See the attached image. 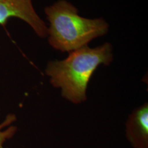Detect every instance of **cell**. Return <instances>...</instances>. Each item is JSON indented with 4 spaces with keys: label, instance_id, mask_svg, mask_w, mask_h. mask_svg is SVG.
<instances>
[{
    "label": "cell",
    "instance_id": "cell-1",
    "mask_svg": "<svg viewBox=\"0 0 148 148\" xmlns=\"http://www.w3.org/2000/svg\"><path fill=\"white\" fill-rule=\"evenodd\" d=\"M112 60V47L108 42L94 48L86 45L69 52L63 60L48 62L45 73L51 84L60 88L62 97L78 104L86 100L88 84L98 66L108 65Z\"/></svg>",
    "mask_w": 148,
    "mask_h": 148
},
{
    "label": "cell",
    "instance_id": "cell-2",
    "mask_svg": "<svg viewBox=\"0 0 148 148\" xmlns=\"http://www.w3.org/2000/svg\"><path fill=\"white\" fill-rule=\"evenodd\" d=\"M45 13L49 22V43L62 52L69 53L88 45L108 32L109 25L103 18L82 17L76 7L66 0H59L46 7Z\"/></svg>",
    "mask_w": 148,
    "mask_h": 148
},
{
    "label": "cell",
    "instance_id": "cell-3",
    "mask_svg": "<svg viewBox=\"0 0 148 148\" xmlns=\"http://www.w3.org/2000/svg\"><path fill=\"white\" fill-rule=\"evenodd\" d=\"M33 0H0V25H4L10 17L26 22L40 38L47 36V27L36 13Z\"/></svg>",
    "mask_w": 148,
    "mask_h": 148
},
{
    "label": "cell",
    "instance_id": "cell-4",
    "mask_svg": "<svg viewBox=\"0 0 148 148\" xmlns=\"http://www.w3.org/2000/svg\"><path fill=\"white\" fill-rule=\"evenodd\" d=\"M126 138L134 148H148V104L145 103L130 114Z\"/></svg>",
    "mask_w": 148,
    "mask_h": 148
},
{
    "label": "cell",
    "instance_id": "cell-5",
    "mask_svg": "<svg viewBox=\"0 0 148 148\" xmlns=\"http://www.w3.org/2000/svg\"><path fill=\"white\" fill-rule=\"evenodd\" d=\"M5 126V125L4 123H2L1 124H0V148H2L3 143H4L5 139H6V132L4 130H1Z\"/></svg>",
    "mask_w": 148,
    "mask_h": 148
}]
</instances>
